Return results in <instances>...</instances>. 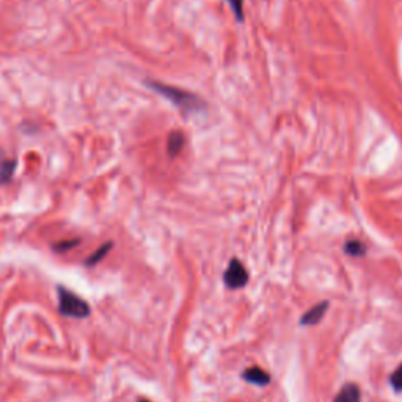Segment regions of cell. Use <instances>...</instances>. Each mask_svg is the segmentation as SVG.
<instances>
[{
    "label": "cell",
    "mask_w": 402,
    "mask_h": 402,
    "mask_svg": "<svg viewBox=\"0 0 402 402\" xmlns=\"http://www.w3.org/2000/svg\"><path fill=\"white\" fill-rule=\"evenodd\" d=\"M148 85L151 86L154 91L162 94L164 98L171 101L173 104L184 109V110H189V112H196V110L204 107L203 101L194 93H189L181 89H176V86H170V85H165L161 82H149Z\"/></svg>",
    "instance_id": "obj_1"
},
{
    "label": "cell",
    "mask_w": 402,
    "mask_h": 402,
    "mask_svg": "<svg viewBox=\"0 0 402 402\" xmlns=\"http://www.w3.org/2000/svg\"><path fill=\"white\" fill-rule=\"evenodd\" d=\"M59 311L66 318L84 319L90 316V306L84 298L71 293L66 288H59Z\"/></svg>",
    "instance_id": "obj_2"
},
{
    "label": "cell",
    "mask_w": 402,
    "mask_h": 402,
    "mask_svg": "<svg viewBox=\"0 0 402 402\" xmlns=\"http://www.w3.org/2000/svg\"><path fill=\"white\" fill-rule=\"evenodd\" d=\"M225 285L230 289H241L248 283V272L239 259H231L223 275Z\"/></svg>",
    "instance_id": "obj_3"
},
{
    "label": "cell",
    "mask_w": 402,
    "mask_h": 402,
    "mask_svg": "<svg viewBox=\"0 0 402 402\" xmlns=\"http://www.w3.org/2000/svg\"><path fill=\"white\" fill-rule=\"evenodd\" d=\"M242 379L253 383V385H258V387H266V385H269V382H271V376L267 374L264 369L253 366V368H248L243 371Z\"/></svg>",
    "instance_id": "obj_4"
},
{
    "label": "cell",
    "mask_w": 402,
    "mask_h": 402,
    "mask_svg": "<svg viewBox=\"0 0 402 402\" xmlns=\"http://www.w3.org/2000/svg\"><path fill=\"white\" fill-rule=\"evenodd\" d=\"M328 308V302H321L316 306H313L311 310L306 311L302 319H301V324L302 326H316L321 322V319L324 318V314Z\"/></svg>",
    "instance_id": "obj_5"
},
{
    "label": "cell",
    "mask_w": 402,
    "mask_h": 402,
    "mask_svg": "<svg viewBox=\"0 0 402 402\" xmlns=\"http://www.w3.org/2000/svg\"><path fill=\"white\" fill-rule=\"evenodd\" d=\"M333 402H361V391L356 383H346Z\"/></svg>",
    "instance_id": "obj_6"
},
{
    "label": "cell",
    "mask_w": 402,
    "mask_h": 402,
    "mask_svg": "<svg viewBox=\"0 0 402 402\" xmlns=\"http://www.w3.org/2000/svg\"><path fill=\"white\" fill-rule=\"evenodd\" d=\"M183 146H184V136H183V134H181L179 131L171 132L170 137H169V153L171 156H176V154H179L181 149H183Z\"/></svg>",
    "instance_id": "obj_7"
},
{
    "label": "cell",
    "mask_w": 402,
    "mask_h": 402,
    "mask_svg": "<svg viewBox=\"0 0 402 402\" xmlns=\"http://www.w3.org/2000/svg\"><path fill=\"white\" fill-rule=\"evenodd\" d=\"M16 162L11 159H4L0 161V184H5L11 179L14 173Z\"/></svg>",
    "instance_id": "obj_8"
},
{
    "label": "cell",
    "mask_w": 402,
    "mask_h": 402,
    "mask_svg": "<svg viewBox=\"0 0 402 402\" xmlns=\"http://www.w3.org/2000/svg\"><path fill=\"white\" fill-rule=\"evenodd\" d=\"M344 251H346V253H348V255L357 258V256H363L366 248H365L363 243L358 242V241H349V242H346Z\"/></svg>",
    "instance_id": "obj_9"
},
{
    "label": "cell",
    "mask_w": 402,
    "mask_h": 402,
    "mask_svg": "<svg viewBox=\"0 0 402 402\" xmlns=\"http://www.w3.org/2000/svg\"><path fill=\"white\" fill-rule=\"evenodd\" d=\"M112 248V243H104V246L99 247L94 253L86 259V266H94V264H98L102 258H104L107 253H109V250Z\"/></svg>",
    "instance_id": "obj_10"
},
{
    "label": "cell",
    "mask_w": 402,
    "mask_h": 402,
    "mask_svg": "<svg viewBox=\"0 0 402 402\" xmlns=\"http://www.w3.org/2000/svg\"><path fill=\"white\" fill-rule=\"evenodd\" d=\"M390 385L395 391H402V363L398 366L396 371L390 376Z\"/></svg>",
    "instance_id": "obj_11"
},
{
    "label": "cell",
    "mask_w": 402,
    "mask_h": 402,
    "mask_svg": "<svg viewBox=\"0 0 402 402\" xmlns=\"http://www.w3.org/2000/svg\"><path fill=\"white\" fill-rule=\"evenodd\" d=\"M230 4H231V8H233V11L236 14V18L241 21L242 19V10H243V0H230Z\"/></svg>",
    "instance_id": "obj_12"
},
{
    "label": "cell",
    "mask_w": 402,
    "mask_h": 402,
    "mask_svg": "<svg viewBox=\"0 0 402 402\" xmlns=\"http://www.w3.org/2000/svg\"><path fill=\"white\" fill-rule=\"evenodd\" d=\"M79 243V241L77 239H73V241H65V242H60V243H57V246H55V250L57 251H66V250H69V248H73V247H76Z\"/></svg>",
    "instance_id": "obj_13"
},
{
    "label": "cell",
    "mask_w": 402,
    "mask_h": 402,
    "mask_svg": "<svg viewBox=\"0 0 402 402\" xmlns=\"http://www.w3.org/2000/svg\"><path fill=\"white\" fill-rule=\"evenodd\" d=\"M139 402H149V401H145V399H141V401H139Z\"/></svg>",
    "instance_id": "obj_14"
},
{
    "label": "cell",
    "mask_w": 402,
    "mask_h": 402,
    "mask_svg": "<svg viewBox=\"0 0 402 402\" xmlns=\"http://www.w3.org/2000/svg\"><path fill=\"white\" fill-rule=\"evenodd\" d=\"M0 154H2V149H0Z\"/></svg>",
    "instance_id": "obj_15"
}]
</instances>
